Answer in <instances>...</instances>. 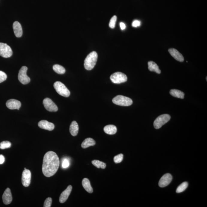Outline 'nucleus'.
Wrapping results in <instances>:
<instances>
[{"mask_svg": "<svg viewBox=\"0 0 207 207\" xmlns=\"http://www.w3.org/2000/svg\"><path fill=\"white\" fill-rule=\"evenodd\" d=\"M148 69L150 72H155L158 74L161 73V71L155 63L153 61H150L148 62Z\"/></svg>", "mask_w": 207, "mask_h": 207, "instance_id": "20", "label": "nucleus"}, {"mask_svg": "<svg viewBox=\"0 0 207 207\" xmlns=\"http://www.w3.org/2000/svg\"><path fill=\"white\" fill-rule=\"evenodd\" d=\"M171 119V116L169 114H164L159 116L155 120L153 125L155 129H159L164 124H166Z\"/></svg>", "mask_w": 207, "mask_h": 207, "instance_id": "5", "label": "nucleus"}, {"mask_svg": "<svg viewBox=\"0 0 207 207\" xmlns=\"http://www.w3.org/2000/svg\"><path fill=\"white\" fill-rule=\"evenodd\" d=\"M123 159V155L120 154L115 156L114 158V161L116 164H119L121 162Z\"/></svg>", "mask_w": 207, "mask_h": 207, "instance_id": "29", "label": "nucleus"}, {"mask_svg": "<svg viewBox=\"0 0 207 207\" xmlns=\"http://www.w3.org/2000/svg\"><path fill=\"white\" fill-rule=\"evenodd\" d=\"M52 200V198H48L45 200L44 203V207H50L51 206Z\"/></svg>", "mask_w": 207, "mask_h": 207, "instance_id": "30", "label": "nucleus"}, {"mask_svg": "<svg viewBox=\"0 0 207 207\" xmlns=\"http://www.w3.org/2000/svg\"><path fill=\"white\" fill-rule=\"evenodd\" d=\"M43 104L45 109L50 112H57L58 110L57 105L50 98H46L43 101Z\"/></svg>", "mask_w": 207, "mask_h": 207, "instance_id": "9", "label": "nucleus"}, {"mask_svg": "<svg viewBox=\"0 0 207 207\" xmlns=\"http://www.w3.org/2000/svg\"><path fill=\"white\" fill-rule=\"evenodd\" d=\"M79 131V126L78 123L75 121H72L69 127V132L73 136L77 135Z\"/></svg>", "mask_w": 207, "mask_h": 207, "instance_id": "18", "label": "nucleus"}, {"mask_svg": "<svg viewBox=\"0 0 207 207\" xmlns=\"http://www.w3.org/2000/svg\"><path fill=\"white\" fill-rule=\"evenodd\" d=\"M82 185L84 188L89 193H91L93 192V189L90 185V180L86 178L83 179L82 182Z\"/></svg>", "mask_w": 207, "mask_h": 207, "instance_id": "21", "label": "nucleus"}, {"mask_svg": "<svg viewBox=\"0 0 207 207\" xmlns=\"http://www.w3.org/2000/svg\"><path fill=\"white\" fill-rule=\"evenodd\" d=\"M72 190V186L71 185L68 186L67 188L64 191H63L60 196L59 201L61 203H63L65 202L68 199V197Z\"/></svg>", "mask_w": 207, "mask_h": 207, "instance_id": "15", "label": "nucleus"}, {"mask_svg": "<svg viewBox=\"0 0 207 207\" xmlns=\"http://www.w3.org/2000/svg\"><path fill=\"white\" fill-rule=\"evenodd\" d=\"M6 105L9 109L19 110L21 106V103L18 100L10 99L7 101Z\"/></svg>", "mask_w": 207, "mask_h": 207, "instance_id": "12", "label": "nucleus"}, {"mask_svg": "<svg viewBox=\"0 0 207 207\" xmlns=\"http://www.w3.org/2000/svg\"><path fill=\"white\" fill-rule=\"evenodd\" d=\"M5 157L2 155H0V164H3L5 161Z\"/></svg>", "mask_w": 207, "mask_h": 207, "instance_id": "34", "label": "nucleus"}, {"mask_svg": "<svg viewBox=\"0 0 207 207\" xmlns=\"http://www.w3.org/2000/svg\"><path fill=\"white\" fill-rule=\"evenodd\" d=\"M140 22L138 20H134L132 23V26L134 27H139L140 25Z\"/></svg>", "mask_w": 207, "mask_h": 207, "instance_id": "33", "label": "nucleus"}, {"mask_svg": "<svg viewBox=\"0 0 207 207\" xmlns=\"http://www.w3.org/2000/svg\"><path fill=\"white\" fill-rule=\"evenodd\" d=\"M98 58V54L96 52H93L90 53L85 59V68L87 70L92 69L96 64Z\"/></svg>", "mask_w": 207, "mask_h": 207, "instance_id": "2", "label": "nucleus"}, {"mask_svg": "<svg viewBox=\"0 0 207 207\" xmlns=\"http://www.w3.org/2000/svg\"><path fill=\"white\" fill-rule=\"evenodd\" d=\"M120 28L122 30H124L126 28V25L123 22H120Z\"/></svg>", "mask_w": 207, "mask_h": 207, "instance_id": "35", "label": "nucleus"}, {"mask_svg": "<svg viewBox=\"0 0 207 207\" xmlns=\"http://www.w3.org/2000/svg\"><path fill=\"white\" fill-rule=\"evenodd\" d=\"M96 142L94 139L92 138H86L83 141L81 144V146L83 149H86L90 146H94Z\"/></svg>", "mask_w": 207, "mask_h": 207, "instance_id": "22", "label": "nucleus"}, {"mask_svg": "<svg viewBox=\"0 0 207 207\" xmlns=\"http://www.w3.org/2000/svg\"><path fill=\"white\" fill-rule=\"evenodd\" d=\"M92 163L94 166L98 168H101L102 169H105L106 167V164L105 163L98 160H93L92 161Z\"/></svg>", "mask_w": 207, "mask_h": 207, "instance_id": "25", "label": "nucleus"}, {"mask_svg": "<svg viewBox=\"0 0 207 207\" xmlns=\"http://www.w3.org/2000/svg\"><path fill=\"white\" fill-rule=\"evenodd\" d=\"M170 93L171 96L175 98L182 99L184 98V93L181 90L173 89L170 90Z\"/></svg>", "mask_w": 207, "mask_h": 207, "instance_id": "23", "label": "nucleus"}, {"mask_svg": "<svg viewBox=\"0 0 207 207\" xmlns=\"http://www.w3.org/2000/svg\"><path fill=\"white\" fill-rule=\"evenodd\" d=\"M3 202L5 205H7L11 203L12 200V197L10 189L7 188L5 191L2 196Z\"/></svg>", "mask_w": 207, "mask_h": 207, "instance_id": "14", "label": "nucleus"}, {"mask_svg": "<svg viewBox=\"0 0 207 207\" xmlns=\"http://www.w3.org/2000/svg\"><path fill=\"white\" fill-rule=\"evenodd\" d=\"M110 79L114 83L120 84L127 81V77L125 74L123 72H117L111 75Z\"/></svg>", "mask_w": 207, "mask_h": 207, "instance_id": "6", "label": "nucleus"}, {"mask_svg": "<svg viewBox=\"0 0 207 207\" xmlns=\"http://www.w3.org/2000/svg\"><path fill=\"white\" fill-rule=\"evenodd\" d=\"M59 158L54 152L49 151L44 156L42 170L47 177L53 176L57 172L60 166Z\"/></svg>", "mask_w": 207, "mask_h": 207, "instance_id": "1", "label": "nucleus"}, {"mask_svg": "<svg viewBox=\"0 0 207 207\" xmlns=\"http://www.w3.org/2000/svg\"><path fill=\"white\" fill-rule=\"evenodd\" d=\"M7 78V75L4 72L0 71V83L5 81Z\"/></svg>", "mask_w": 207, "mask_h": 207, "instance_id": "31", "label": "nucleus"}, {"mask_svg": "<svg viewBox=\"0 0 207 207\" xmlns=\"http://www.w3.org/2000/svg\"><path fill=\"white\" fill-rule=\"evenodd\" d=\"M104 131L105 133L109 135H114L117 132V129L116 126L113 125H109L104 127Z\"/></svg>", "mask_w": 207, "mask_h": 207, "instance_id": "19", "label": "nucleus"}, {"mask_svg": "<svg viewBox=\"0 0 207 207\" xmlns=\"http://www.w3.org/2000/svg\"><path fill=\"white\" fill-rule=\"evenodd\" d=\"M117 17L116 16H114L111 19L109 22V26L111 28H114L116 25V21H117Z\"/></svg>", "mask_w": 207, "mask_h": 207, "instance_id": "28", "label": "nucleus"}, {"mask_svg": "<svg viewBox=\"0 0 207 207\" xmlns=\"http://www.w3.org/2000/svg\"><path fill=\"white\" fill-rule=\"evenodd\" d=\"M168 52L171 56L177 61H179V62H183L184 60L183 56L176 49L171 48L168 50Z\"/></svg>", "mask_w": 207, "mask_h": 207, "instance_id": "16", "label": "nucleus"}, {"mask_svg": "<svg viewBox=\"0 0 207 207\" xmlns=\"http://www.w3.org/2000/svg\"><path fill=\"white\" fill-rule=\"evenodd\" d=\"M38 126L40 128L49 131H53L55 128V125L53 123L46 120H41L38 123Z\"/></svg>", "mask_w": 207, "mask_h": 207, "instance_id": "13", "label": "nucleus"}, {"mask_svg": "<svg viewBox=\"0 0 207 207\" xmlns=\"http://www.w3.org/2000/svg\"><path fill=\"white\" fill-rule=\"evenodd\" d=\"M112 102L115 105L123 106H128L132 105V100L128 97L118 95L112 99Z\"/></svg>", "mask_w": 207, "mask_h": 207, "instance_id": "3", "label": "nucleus"}, {"mask_svg": "<svg viewBox=\"0 0 207 207\" xmlns=\"http://www.w3.org/2000/svg\"><path fill=\"white\" fill-rule=\"evenodd\" d=\"M172 179V176L170 174H166L160 179L159 182V186L161 188L165 187L170 184Z\"/></svg>", "mask_w": 207, "mask_h": 207, "instance_id": "11", "label": "nucleus"}, {"mask_svg": "<svg viewBox=\"0 0 207 207\" xmlns=\"http://www.w3.org/2000/svg\"><path fill=\"white\" fill-rule=\"evenodd\" d=\"M27 67L23 66L19 71L18 79L19 81L23 84H27L31 81V79L27 75Z\"/></svg>", "mask_w": 207, "mask_h": 207, "instance_id": "7", "label": "nucleus"}, {"mask_svg": "<svg viewBox=\"0 0 207 207\" xmlns=\"http://www.w3.org/2000/svg\"><path fill=\"white\" fill-rule=\"evenodd\" d=\"M13 31L15 35L18 38L20 37L22 35V29L21 24L18 22L16 21L13 25Z\"/></svg>", "mask_w": 207, "mask_h": 207, "instance_id": "17", "label": "nucleus"}, {"mask_svg": "<svg viewBox=\"0 0 207 207\" xmlns=\"http://www.w3.org/2000/svg\"><path fill=\"white\" fill-rule=\"evenodd\" d=\"M69 164L70 163L69 160L65 158L63 160L62 164V167L63 168H64V169H65V168H68V167H69Z\"/></svg>", "mask_w": 207, "mask_h": 207, "instance_id": "32", "label": "nucleus"}, {"mask_svg": "<svg viewBox=\"0 0 207 207\" xmlns=\"http://www.w3.org/2000/svg\"><path fill=\"white\" fill-rule=\"evenodd\" d=\"M11 146V143L9 141H3L0 143V149H5L9 148Z\"/></svg>", "mask_w": 207, "mask_h": 207, "instance_id": "27", "label": "nucleus"}, {"mask_svg": "<svg viewBox=\"0 0 207 207\" xmlns=\"http://www.w3.org/2000/svg\"><path fill=\"white\" fill-rule=\"evenodd\" d=\"M31 171L28 169H25L22 174V182L23 185L26 187L29 186L31 184Z\"/></svg>", "mask_w": 207, "mask_h": 207, "instance_id": "10", "label": "nucleus"}, {"mask_svg": "<svg viewBox=\"0 0 207 207\" xmlns=\"http://www.w3.org/2000/svg\"><path fill=\"white\" fill-rule=\"evenodd\" d=\"M188 186V183L187 182H184L181 184L176 189V192L177 193H180L185 190Z\"/></svg>", "mask_w": 207, "mask_h": 207, "instance_id": "26", "label": "nucleus"}, {"mask_svg": "<svg viewBox=\"0 0 207 207\" xmlns=\"http://www.w3.org/2000/svg\"><path fill=\"white\" fill-rule=\"evenodd\" d=\"M55 90L60 95L64 97H68L70 94L69 90L61 82L57 81L55 82L53 85Z\"/></svg>", "mask_w": 207, "mask_h": 207, "instance_id": "4", "label": "nucleus"}, {"mask_svg": "<svg viewBox=\"0 0 207 207\" xmlns=\"http://www.w3.org/2000/svg\"><path fill=\"white\" fill-rule=\"evenodd\" d=\"M12 51L10 46L6 43H0V56L5 58L11 57Z\"/></svg>", "mask_w": 207, "mask_h": 207, "instance_id": "8", "label": "nucleus"}, {"mask_svg": "<svg viewBox=\"0 0 207 207\" xmlns=\"http://www.w3.org/2000/svg\"><path fill=\"white\" fill-rule=\"evenodd\" d=\"M53 70L58 74H64L65 73L66 70L65 68L61 66L59 64H55L53 67Z\"/></svg>", "mask_w": 207, "mask_h": 207, "instance_id": "24", "label": "nucleus"}]
</instances>
